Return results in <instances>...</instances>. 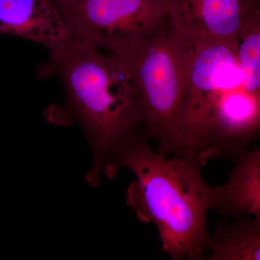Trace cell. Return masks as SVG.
Instances as JSON below:
<instances>
[{"instance_id":"cell-1","label":"cell","mask_w":260,"mask_h":260,"mask_svg":"<svg viewBox=\"0 0 260 260\" xmlns=\"http://www.w3.org/2000/svg\"><path fill=\"white\" fill-rule=\"evenodd\" d=\"M144 129L123 142L109 166L112 179L121 168L135 179L126 192L128 206L142 221L153 223L161 249L173 260H203L210 239L208 212L214 186L202 174L203 166L185 156H167L153 149Z\"/></svg>"},{"instance_id":"cell-2","label":"cell","mask_w":260,"mask_h":260,"mask_svg":"<svg viewBox=\"0 0 260 260\" xmlns=\"http://www.w3.org/2000/svg\"><path fill=\"white\" fill-rule=\"evenodd\" d=\"M49 51L42 75L56 77L64 86L67 107L93 154L87 180L98 185L121 143L143 128L134 80L119 56L102 54L94 44L74 36Z\"/></svg>"},{"instance_id":"cell-3","label":"cell","mask_w":260,"mask_h":260,"mask_svg":"<svg viewBox=\"0 0 260 260\" xmlns=\"http://www.w3.org/2000/svg\"><path fill=\"white\" fill-rule=\"evenodd\" d=\"M194 45L168 15L148 37L116 54L125 63L138 90L143 129L157 151L176 155Z\"/></svg>"},{"instance_id":"cell-4","label":"cell","mask_w":260,"mask_h":260,"mask_svg":"<svg viewBox=\"0 0 260 260\" xmlns=\"http://www.w3.org/2000/svg\"><path fill=\"white\" fill-rule=\"evenodd\" d=\"M194 47L183 103L180 145L174 155L198 161L220 102L243 84L233 42L200 43Z\"/></svg>"},{"instance_id":"cell-5","label":"cell","mask_w":260,"mask_h":260,"mask_svg":"<svg viewBox=\"0 0 260 260\" xmlns=\"http://www.w3.org/2000/svg\"><path fill=\"white\" fill-rule=\"evenodd\" d=\"M72 35L117 54L153 32L167 18L169 0H57Z\"/></svg>"},{"instance_id":"cell-6","label":"cell","mask_w":260,"mask_h":260,"mask_svg":"<svg viewBox=\"0 0 260 260\" xmlns=\"http://www.w3.org/2000/svg\"><path fill=\"white\" fill-rule=\"evenodd\" d=\"M169 17L193 45L233 42L260 15L259 0H169Z\"/></svg>"},{"instance_id":"cell-7","label":"cell","mask_w":260,"mask_h":260,"mask_svg":"<svg viewBox=\"0 0 260 260\" xmlns=\"http://www.w3.org/2000/svg\"><path fill=\"white\" fill-rule=\"evenodd\" d=\"M0 34L23 38L48 50L72 36L51 0H0Z\"/></svg>"},{"instance_id":"cell-8","label":"cell","mask_w":260,"mask_h":260,"mask_svg":"<svg viewBox=\"0 0 260 260\" xmlns=\"http://www.w3.org/2000/svg\"><path fill=\"white\" fill-rule=\"evenodd\" d=\"M235 160L226 182L214 186L213 210L223 216L260 219L259 149L249 150Z\"/></svg>"},{"instance_id":"cell-9","label":"cell","mask_w":260,"mask_h":260,"mask_svg":"<svg viewBox=\"0 0 260 260\" xmlns=\"http://www.w3.org/2000/svg\"><path fill=\"white\" fill-rule=\"evenodd\" d=\"M206 260H259L260 219L249 215L219 224L207 245Z\"/></svg>"},{"instance_id":"cell-10","label":"cell","mask_w":260,"mask_h":260,"mask_svg":"<svg viewBox=\"0 0 260 260\" xmlns=\"http://www.w3.org/2000/svg\"><path fill=\"white\" fill-rule=\"evenodd\" d=\"M244 88L260 95V15L244 25L233 41Z\"/></svg>"},{"instance_id":"cell-11","label":"cell","mask_w":260,"mask_h":260,"mask_svg":"<svg viewBox=\"0 0 260 260\" xmlns=\"http://www.w3.org/2000/svg\"><path fill=\"white\" fill-rule=\"evenodd\" d=\"M51 1H52L53 3H54V4H55V3H56V1H57V0H51Z\"/></svg>"}]
</instances>
